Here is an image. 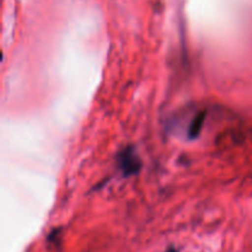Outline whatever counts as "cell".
Returning a JSON list of instances; mask_svg holds the SVG:
<instances>
[{
  "instance_id": "277c9868",
  "label": "cell",
  "mask_w": 252,
  "mask_h": 252,
  "mask_svg": "<svg viewBox=\"0 0 252 252\" xmlns=\"http://www.w3.org/2000/svg\"><path fill=\"white\" fill-rule=\"evenodd\" d=\"M169 252H176V251H174V250H170Z\"/></svg>"
},
{
  "instance_id": "7a4b0ae2",
  "label": "cell",
  "mask_w": 252,
  "mask_h": 252,
  "mask_svg": "<svg viewBox=\"0 0 252 252\" xmlns=\"http://www.w3.org/2000/svg\"><path fill=\"white\" fill-rule=\"evenodd\" d=\"M204 121H206V111H201L198 115L194 116L189 127V139H196V138L199 137V134L202 132V128H203Z\"/></svg>"
},
{
  "instance_id": "6da1fadb",
  "label": "cell",
  "mask_w": 252,
  "mask_h": 252,
  "mask_svg": "<svg viewBox=\"0 0 252 252\" xmlns=\"http://www.w3.org/2000/svg\"><path fill=\"white\" fill-rule=\"evenodd\" d=\"M118 167L123 176H134L142 169V160L138 155L137 150L133 147H127L118 154L117 157Z\"/></svg>"
},
{
  "instance_id": "3957f363",
  "label": "cell",
  "mask_w": 252,
  "mask_h": 252,
  "mask_svg": "<svg viewBox=\"0 0 252 252\" xmlns=\"http://www.w3.org/2000/svg\"><path fill=\"white\" fill-rule=\"evenodd\" d=\"M59 234H61V233H59V230L52 231L51 235L48 236L49 243L53 244V245H56V246H58L59 245Z\"/></svg>"
}]
</instances>
